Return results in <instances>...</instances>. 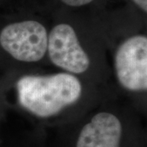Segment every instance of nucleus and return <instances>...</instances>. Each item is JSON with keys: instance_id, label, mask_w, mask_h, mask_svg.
<instances>
[{"instance_id": "nucleus-5", "label": "nucleus", "mask_w": 147, "mask_h": 147, "mask_svg": "<svg viewBox=\"0 0 147 147\" xmlns=\"http://www.w3.org/2000/svg\"><path fill=\"white\" fill-rule=\"evenodd\" d=\"M122 124L115 115L100 112L80 131L76 147H119Z\"/></svg>"}, {"instance_id": "nucleus-2", "label": "nucleus", "mask_w": 147, "mask_h": 147, "mask_svg": "<svg viewBox=\"0 0 147 147\" xmlns=\"http://www.w3.org/2000/svg\"><path fill=\"white\" fill-rule=\"evenodd\" d=\"M47 33L35 21L16 22L0 33V45L11 57L23 62H36L47 53Z\"/></svg>"}, {"instance_id": "nucleus-3", "label": "nucleus", "mask_w": 147, "mask_h": 147, "mask_svg": "<svg viewBox=\"0 0 147 147\" xmlns=\"http://www.w3.org/2000/svg\"><path fill=\"white\" fill-rule=\"evenodd\" d=\"M115 68L118 81L127 90L147 89V38L130 37L117 49Z\"/></svg>"}, {"instance_id": "nucleus-6", "label": "nucleus", "mask_w": 147, "mask_h": 147, "mask_svg": "<svg viewBox=\"0 0 147 147\" xmlns=\"http://www.w3.org/2000/svg\"><path fill=\"white\" fill-rule=\"evenodd\" d=\"M65 4L71 7H81L86 4H88L89 3L92 2L93 0H61Z\"/></svg>"}, {"instance_id": "nucleus-4", "label": "nucleus", "mask_w": 147, "mask_h": 147, "mask_svg": "<svg viewBox=\"0 0 147 147\" xmlns=\"http://www.w3.org/2000/svg\"><path fill=\"white\" fill-rule=\"evenodd\" d=\"M47 52L51 61L69 74H82L90 66L88 54L68 24H59L47 37Z\"/></svg>"}, {"instance_id": "nucleus-1", "label": "nucleus", "mask_w": 147, "mask_h": 147, "mask_svg": "<svg viewBox=\"0 0 147 147\" xmlns=\"http://www.w3.org/2000/svg\"><path fill=\"white\" fill-rule=\"evenodd\" d=\"M16 91L21 106L35 116L47 118L79 100L82 85L72 74L26 75L17 81Z\"/></svg>"}, {"instance_id": "nucleus-7", "label": "nucleus", "mask_w": 147, "mask_h": 147, "mask_svg": "<svg viewBox=\"0 0 147 147\" xmlns=\"http://www.w3.org/2000/svg\"><path fill=\"white\" fill-rule=\"evenodd\" d=\"M144 11H147V0H131Z\"/></svg>"}]
</instances>
